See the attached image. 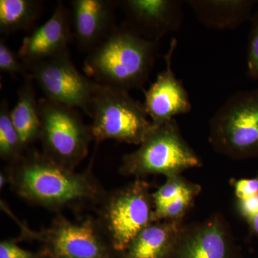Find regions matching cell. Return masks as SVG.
<instances>
[{"mask_svg":"<svg viewBox=\"0 0 258 258\" xmlns=\"http://www.w3.org/2000/svg\"><path fill=\"white\" fill-rule=\"evenodd\" d=\"M158 45L125 25L115 28L88 52L85 74L103 86L128 92L137 89L144 91V85L155 64Z\"/></svg>","mask_w":258,"mask_h":258,"instance_id":"7a4b0ae2","label":"cell"},{"mask_svg":"<svg viewBox=\"0 0 258 258\" xmlns=\"http://www.w3.org/2000/svg\"><path fill=\"white\" fill-rule=\"evenodd\" d=\"M237 210L241 216L247 220L258 212V195L244 200H237Z\"/></svg>","mask_w":258,"mask_h":258,"instance_id":"d4e9b609","label":"cell"},{"mask_svg":"<svg viewBox=\"0 0 258 258\" xmlns=\"http://www.w3.org/2000/svg\"><path fill=\"white\" fill-rule=\"evenodd\" d=\"M209 142L217 152L235 160L258 157V89L227 98L210 120Z\"/></svg>","mask_w":258,"mask_h":258,"instance_id":"277c9868","label":"cell"},{"mask_svg":"<svg viewBox=\"0 0 258 258\" xmlns=\"http://www.w3.org/2000/svg\"><path fill=\"white\" fill-rule=\"evenodd\" d=\"M247 47V75L249 79L258 81V12L250 20Z\"/></svg>","mask_w":258,"mask_h":258,"instance_id":"44dd1931","label":"cell"},{"mask_svg":"<svg viewBox=\"0 0 258 258\" xmlns=\"http://www.w3.org/2000/svg\"><path fill=\"white\" fill-rule=\"evenodd\" d=\"M183 226L182 221L153 222L134 239L121 258H169Z\"/></svg>","mask_w":258,"mask_h":258,"instance_id":"2e32d148","label":"cell"},{"mask_svg":"<svg viewBox=\"0 0 258 258\" xmlns=\"http://www.w3.org/2000/svg\"><path fill=\"white\" fill-rule=\"evenodd\" d=\"M246 221L248 223L252 233L258 237V212L247 219Z\"/></svg>","mask_w":258,"mask_h":258,"instance_id":"484cf974","label":"cell"},{"mask_svg":"<svg viewBox=\"0 0 258 258\" xmlns=\"http://www.w3.org/2000/svg\"><path fill=\"white\" fill-rule=\"evenodd\" d=\"M45 98L91 116V106L98 83L77 69L69 52L35 64L28 69Z\"/></svg>","mask_w":258,"mask_h":258,"instance_id":"9c48e42d","label":"cell"},{"mask_svg":"<svg viewBox=\"0 0 258 258\" xmlns=\"http://www.w3.org/2000/svg\"><path fill=\"white\" fill-rule=\"evenodd\" d=\"M9 103L3 100L0 105V157L10 164L18 160L25 152L10 116Z\"/></svg>","mask_w":258,"mask_h":258,"instance_id":"d6986e66","label":"cell"},{"mask_svg":"<svg viewBox=\"0 0 258 258\" xmlns=\"http://www.w3.org/2000/svg\"><path fill=\"white\" fill-rule=\"evenodd\" d=\"M42 3L37 0H0V32L27 31L40 18Z\"/></svg>","mask_w":258,"mask_h":258,"instance_id":"ac0fdd59","label":"cell"},{"mask_svg":"<svg viewBox=\"0 0 258 258\" xmlns=\"http://www.w3.org/2000/svg\"><path fill=\"white\" fill-rule=\"evenodd\" d=\"M199 188H201L200 185L190 182L180 175L166 177L165 183L152 193L154 212Z\"/></svg>","mask_w":258,"mask_h":258,"instance_id":"ffe728a7","label":"cell"},{"mask_svg":"<svg viewBox=\"0 0 258 258\" xmlns=\"http://www.w3.org/2000/svg\"><path fill=\"white\" fill-rule=\"evenodd\" d=\"M199 22L205 28L235 30L252 18L255 0H187Z\"/></svg>","mask_w":258,"mask_h":258,"instance_id":"9a60e30c","label":"cell"},{"mask_svg":"<svg viewBox=\"0 0 258 258\" xmlns=\"http://www.w3.org/2000/svg\"><path fill=\"white\" fill-rule=\"evenodd\" d=\"M169 258H240L233 235L221 215L183 226Z\"/></svg>","mask_w":258,"mask_h":258,"instance_id":"30bf717a","label":"cell"},{"mask_svg":"<svg viewBox=\"0 0 258 258\" xmlns=\"http://www.w3.org/2000/svg\"><path fill=\"white\" fill-rule=\"evenodd\" d=\"M44 154L69 169H76L88 154L93 140L91 125L76 108L44 98L39 101Z\"/></svg>","mask_w":258,"mask_h":258,"instance_id":"52a82bcc","label":"cell"},{"mask_svg":"<svg viewBox=\"0 0 258 258\" xmlns=\"http://www.w3.org/2000/svg\"><path fill=\"white\" fill-rule=\"evenodd\" d=\"M91 125L97 143L115 140L140 145L154 127L144 103L128 91L98 83L91 106Z\"/></svg>","mask_w":258,"mask_h":258,"instance_id":"8992f818","label":"cell"},{"mask_svg":"<svg viewBox=\"0 0 258 258\" xmlns=\"http://www.w3.org/2000/svg\"><path fill=\"white\" fill-rule=\"evenodd\" d=\"M0 71L12 76L22 75L24 78L30 75L18 54L13 52L3 38L0 40Z\"/></svg>","mask_w":258,"mask_h":258,"instance_id":"7402d4cb","label":"cell"},{"mask_svg":"<svg viewBox=\"0 0 258 258\" xmlns=\"http://www.w3.org/2000/svg\"><path fill=\"white\" fill-rule=\"evenodd\" d=\"M6 172L17 195L49 210L99 205L106 193L89 171L76 172L35 151L10 164Z\"/></svg>","mask_w":258,"mask_h":258,"instance_id":"6da1fadb","label":"cell"},{"mask_svg":"<svg viewBox=\"0 0 258 258\" xmlns=\"http://www.w3.org/2000/svg\"><path fill=\"white\" fill-rule=\"evenodd\" d=\"M201 159L186 143L176 119L155 126L138 149L125 154L120 174L138 178L150 174L181 175L183 171L199 167Z\"/></svg>","mask_w":258,"mask_h":258,"instance_id":"3957f363","label":"cell"},{"mask_svg":"<svg viewBox=\"0 0 258 258\" xmlns=\"http://www.w3.org/2000/svg\"><path fill=\"white\" fill-rule=\"evenodd\" d=\"M150 185L138 178L111 193H106L97 217L113 250L121 258L134 239L154 221Z\"/></svg>","mask_w":258,"mask_h":258,"instance_id":"5b68a950","label":"cell"},{"mask_svg":"<svg viewBox=\"0 0 258 258\" xmlns=\"http://www.w3.org/2000/svg\"><path fill=\"white\" fill-rule=\"evenodd\" d=\"M234 187L237 200H244L258 195V176L252 179L234 180Z\"/></svg>","mask_w":258,"mask_h":258,"instance_id":"603a6c76","label":"cell"},{"mask_svg":"<svg viewBox=\"0 0 258 258\" xmlns=\"http://www.w3.org/2000/svg\"><path fill=\"white\" fill-rule=\"evenodd\" d=\"M72 34L71 14L62 3L41 26L23 39L18 55L27 69L69 52Z\"/></svg>","mask_w":258,"mask_h":258,"instance_id":"4fadbf2b","label":"cell"},{"mask_svg":"<svg viewBox=\"0 0 258 258\" xmlns=\"http://www.w3.org/2000/svg\"><path fill=\"white\" fill-rule=\"evenodd\" d=\"M40 256L19 247L15 242L2 241L0 243V258H39Z\"/></svg>","mask_w":258,"mask_h":258,"instance_id":"cb8c5ba5","label":"cell"},{"mask_svg":"<svg viewBox=\"0 0 258 258\" xmlns=\"http://www.w3.org/2000/svg\"><path fill=\"white\" fill-rule=\"evenodd\" d=\"M9 182V178H8V174L5 171H2L0 174V187H3L7 183Z\"/></svg>","mask_w":258,"mask_h":258,"instance_id":"4316f807","label":"cell"},{"mask_svg":"<svg viewBox=\"0 0 258 258\" xmlns=\"http://www.w3.org/2000/svg\"><path fill=\"white\" fill-rule=\"evenodd\" d=\"M176 46L177 40L172 39L164 57L165 69L158 74L149 89L144 91V107L155 126L175 119L176 115L186 114L192 108L182 81L176 78L173 71V56Z\"/></svg>","mask_w":258,"mask_h":258,"instance_id":"7c38bea8","label":"cell"},{"mask_svg":"<svg viewBox=\"0 0 258 258\" xmlns=\"http://www.w3.org/2000/svg\"><path fill=\"white\" fill-rule=\"evenodd\" d=\"M74 37L80 50L90 52L116 27L114 10L118 2L110 0H73Z\"/></svg>","mask_w":258,"mask_h":258,"instance_id":"5bb4252c","label":"cell"},{"mask_svg":"<svg viewBox=\"0 0 258 258\" xmlns=\"http://www.w3.org/2000/svg\"><path fill=\"white\" fill-rule=\"evenodd\" d=\"M184 1L124 0L118 5L125 15L124 25L149 41H159L179 30L184 19Z\"/></svg>","mask_w":258,"mask_h":258,"instance_id":"8fae6325","label":"cell"},{"mask_svg":"<svg viewBox=\"0 0 258 258\" xmlns=\"http://www.w3.org/2000/svg\"><path fill=\"white\" fill-rule=\"evenodd\" d=\"M34 80L30 74L19 88L18 100L10 111L12 121L18 132L24 149L37 140L41 134V120L39 113V101L35 97Z\"/></svg>","mask_w":258,"mask_h":258,"instance_id":"e0dca14e","label":"cell"},{"mask_svg":"<svg viewBox=\"0 0 258 258\" xmlns=\"http://www.w3.org/2000/svg\"><path fill=\"white\" fill-rule=\"evenodd\" d=\"M32 235L41 242L42 255L47 258H120L94 217L71 221L59 217Z\"/></svg>","mask_w":258,"mask_h":258,"instance_id":"ba28073f","label":"cell"}]
</instances>
